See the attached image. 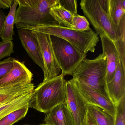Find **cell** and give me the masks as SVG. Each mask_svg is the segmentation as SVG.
I'll return each mask as SVG.
<instances>
[{
    "label": "cell",
    "instance_id": "6da1fadb",
    "mask_svg": "<svg viewBox=\"0 0 125 125\" xmlns=\"http://www.w3.org/2000/svg\"><path fill=\"white\" fill-rule=\"evenodd\" d=\"M16 27L18 29L29 30L61 38L85 55L89 52H95L96 47L99 41L98 35L91 29L88 31L81 32L58 24L39 25L35 26L17 25Z\"/></svg>",
    "mask_w": 125,
    "mask_h": 125
},
{
    "label": "cell",
    "instance_id": "7a4b0ae2",
    "mask_svg": "<svg viewBox=\"0 0 125 125\" xmlns=\"http://www.w3.org/2000/svg\"><path fill=\"white\" fill-rule=\"evenodd\" d=\"M64 77L61 74L40 83L33 90L31 107L46 114L55 107L65 102L67 81Z\"/></svg>",
    "mask_w": 125,
    "mask_h": 125
},
{
    "label": "cell",
    "instance_id": "3957f363",
    "mask_svg": "<svg viewBox=\"0 0 125 125\" xmlns=\"http://www.w3.org/2000/svg\"><path fill=\"white\" fill-rule=\"evenodd\" d=\"M14 24L29 26L58 24L50 13L59 0H17Z\"/></svg>",
    "mask_w": 125,
    "mask_h": 125
},
{
    "label": "cell",
    "instance_id": "277c9868",
    "mask_svg": "<svg viewBox=\"0 0 125 125\" xmlns=\"http://www.w3.org/2000/svg\"><path fill=\"white\" fill-rule=\"evenodd\" d=\"M72 76L74 79L99 91L111 100L107 86L106 57L103 53L93 60L85 58Z\"/></svg>",
    "mask_w": 125,
    "mask_h": 125
},
{
    "label": "cell",
    "instance_id": "5b68a950",
    "mask_svg": "<svg viewBox=\"0 0 125 125\" xmlns=\"http://www.w3.org/2000/svg\"><path fill=\"white\" fill-rule=\"evenodd\" d=\"M80 6L98 35H105L114 43L121 38L119 28L111 22L106 11L101 6L98 0H82Z\"/></svg>",
    "mask_w": 125,
    "mask_h": 125
},
{
    "label": "cell",
    "instance_id": "8992f818",
    "mask_svg": "<svg viewBox=\"0 0 125 125\" xmlns=\"http://www.w3.org/2000/svg\"><path fill=\"white\" fill-rule=\"evenodd\" d=\"M50 40L55 59L62 74L72 75L87 55L82 54L66 40L50 35Z\"/></svg>",
    "mask_w": 125,
    "mask_h": 125
},
{
    "label": "cell",
    "instance_id": "52a82bcc",
    "mask_svg": "<svg viewBox=\"0 0 125 125\" xmlns=\"http://www.w3.org/2000/svg\"><path fill=\"white\" fill-rule=\"evenodd\" d=\"M65 102L72 114L74 125H85L87 104L79 92L73 79L66 82Z\"/></svg>",
    "mask_w": 125,
    "mask_h": 125
},
{
    "label": "cell",
    "instance_id": "ba28073f",
    "mask_svg": "<svg viewBox=\"0 0 125 125\" xmlns=\"http://www.w3.org/2000/svg\"><path fill=\"white\" fill-rule=\"evenodd\" d=\"M33 32L38 39L43 61L44 78L43 82H44L58 76L61 70L55 57L50 35Z\"/></svg>",
    "mask_w": 125,
    "mask_h": 125
},
{
    "label": "cell",
    "instance_id": "9c48e42d",
    "mask_svg": "<svg viewBox=\"0 0 125 125\" xmlns=\"http://www.w3.org/2000/svg\"><path fill=\"white\" fill-rule=\"evenodd\" d=\"M79 92L87 104L97 106L115 117L117 108L112 102L93 88L74 79Z\"/></svg>",
    "mask_w": 125,
    "mask_h": 125
},
{
    "label": "cell",
    "instance_id": "30bf717a",
    "mask_svg": "<svg viewBox=\"0 0 125 125\" xmlns=\"http://www.w3.org/2000/svg\"><path fill=\"white\" fill-rule=\"evenodd\" d=\"M18 34L23 48L28 56L43 71V61L40 46L35 33L32 31L19 29L18 30Z\"/></svg>",
    "mask_w": 125,
    "mask_h": 125
},
{
    "label": "cell",
    "instance_id": "8fae6325",
    "mask_svg": "<svg viewBox=\"0 0 125 125\" xmlns=\"http://www.w3.org/2000/svg\"><path fill=\"white\" fill-rule=\"evenodd\" d=\"M33 74L27 68L24 62L15 59L11 71L0 80V87L21 84H30Z\"/></svg>",
    "mask_w": 125,
    "mask_h": 125
},
{
    "label": "cell",
    "instance_id": "7c38bea8",
    "mask_svg": "<svg viewBox=\"0 0 125 125\" xmlns=\"http://www.w3.org/2000/svg\"><path fill=\"white\" fill-rule=\"evenodd\" d=\"M107 86L110 99L116 107L125 96V67L120 60L118 63L113 78Z\"/></svg>",
    "mask_w": 125,
    "mask_h": 125
},
{
    "label": "cell",
    "instance_id": "4fadbf2b",
    "mask_svg": "<svg viewBox=\"0 0 125 125\" xmlns=\"http://www.w3.org/2000/svg\"><path fill=\"white\" fill-rule=\"evenodd\" d=\"M102 45L103 54L106 57V82H109L112 78L120 60L119 54L113 42L104 35L99 36Z\"/></svg>",
    "mask_w": 125,
    "mask_h": 125
},
{
    "label": "cell",
    "instance_id": "5bb4252c",
    "mask_svg": "<svg viewBox=\"0 0 125 125\" xmlns=\"http://www.w3.org/2000/svg\"><path fill=\"white\" fill-rule=\"evenodd\" d=\"M44 121L50 125H74L72 114L65 101L46 114Z\"/></svg>",
    "mask_w": 125,
    "mask_h": 125
},
{
    "label": "cell",
    "instance_id": "9a60e30c",
    "mask_svg": "<svg viewBox=\"0 0 125 125\" xmlns=\"http://www.w3.org/2000/svg\"><path fill=\"white\" fill-rule=\"evenodd\" d=\"M33 83L21 84L0 87V105L9 101L33 91Z\"/></svg>",
    "mask_w": 125,
    "mask_h": 125
},
{
    "label": "cell",
    "instance_id": "2e32d148",
    "mask_svg": "<svg viewBox=\"0 0 125 125\" xmlns=\"http://www.w3.org/2000/svg\"><path fill=\"white\" fill-rule=\"evenodd\" d=\"M33 91L18 96L0 105V120L13 111L22 108L26 105H31Z\"/></svg>",
    "mask_w": 125,
    "mask_h": 125
},
{
    "label": "cell",
    "instance_id": "e0dca14e",
    "mask_svg": "<svg viewBox=\"0 0 125 125\" xmlns=\"http://www.w3.org/2000/svg\"><path fill=\"white\" fill-rule=\"evenodd\" d=\"M106 11L109 19L117 28L125 13V0H107Z\"/></svg>",
    "mask_w": 125,
    "mask_h": 125
},
{
    "label": "cell",
    "instance_id": "ac0fdd59",
    "mask_svg": "<svg viewBox=\"0 0 125 125\" xmlns=\"http://www.w3.org/2000/svg\"><path fill=\"white\" fill-rule=\"evenodd\" d=\"M18 6L17 0H13L10 8L8 14L6 16L4 21L3 29L1 35L2 41H12L14 34V31L15 14Z\"/></svg>",
    "mask_w": 125,
    "mask_h": 125
},
{
    "label": "cell",
    "instance_id": "d6986e66",
    "mask_svg": "<svg viewBox=\"0 0 125 125\" xmlns=\"http://www.w3.org/2000/svg\"><path fill=\"white\" fill-rule=\"evenodd\" d=\"M50 13L59 25L73 28V15L59 4L50 9Z\"/></svg>",
    "mask_w": 125,
    "mask_h": 125
},
{
    "label": "cell",
    "instance_id": "ffe728a7",
    "mask_svg": "<svg viewBox=\"0 0 125 125\" xmlns=\"http://www.w3.org/2000/svg\"><path fill=\"white\" fill-rule=\"evenodd\" d=\"M88 109L98 125H115V117H113L97 106L87 104Z\"/></svg>",
    "mask_w": 125,
    "mask_h": 125
},
{
    "label": "cell",
    "instance_id": "44dd1931",
    "mask_svg": "<svg viewBox=\"0 0 125 125\" xmlns=\"http://www.w3.org/2000/svg\"><path fill=\"white\" fill-rule=\"evenodd\" d=\"M30 107L28 104L10 113L0 120V125H12L18 122L26 116Z\"/></svg>",
    "mask_w": 125,
    "mask_h": 125
},
{
    "label": "cell",
    "instance_id": "7402d4cb",
    "mask_svg": "<svg viewBox=\"0 0 125 125\" xmlns=\"http://www.w3.org/2000/svg\"><path fill=\"white\" fill-rule=\"evenodd\" d=\"M72 24L73 27L72 29L78 31H88L91 29L90 24L87 18L78 14L73 16Z\"/></svg>",
    "mask_w": 125,
    "mask_h": 125
},
{
    "label": "cell",
    "instance_id": "603a6c76",
    "mask_svg": "<svg viewBox=\"0 0 125 125\" xmlns=\"http://www.w3.org/2000/svg\"><path fill=\"white\" fill-rule=\"evenodd\" d=\"M15 59L14 58L9 57L0 61V80L11 71Z\"/></svg>",
    "mask_w": 125,
    "mask_h": 125
},
{
    "label": "cell",
    "instance_id": "cb8c5ba5",
    "mask_svg": "<svg viewBox=\"0 0 125 125\" xmlns=\"http://www.w3.org/2000/svg\"><path fill=\"white\" fill-rule=\"evenodd\" d=\"M117 108L115 125H125V96H124Z\"/></svg>",
    "mask_w": 125,
    "mask_h": 125
},
{
    "label": "cell",
    "instance_id": "d4e9b609",
    "mask_svg": "<svg viewBox=\"0 0 125 125\" xmlns=\"http://www.w3.org/2000/svg\"><path fill=\"white\" fill-rule=\"evenodd\" d=\"M13 41L0 42V61L14 52Z\"/></svg>",
    "mask_w": 125,
    "mask_h": 125
},
{
    "label": "cell",
    "instance_id": "484cf974",
    "mask_svg": "<svg viewBox=\"0 0 125 125\" xmlns=\"http://www.w3.org/2000/svg\"><path fill=\"white\" fill-rule=\"evenodd\" d=\"M58 4L73 15L78 14L77 1L76 0H59Z\"/></svg>",
    "mask_w": 125,
    "mask_h": 125
},
{
    "label": "cell",
    "instance_id": "4316f807",
    "mask_svg": "<svg viewBox=\"0 0 125 125\" xmlns=\"http://www.w3.org/2000/svg\"><path fill=\"white\" fill-rule=\"evenodd\" d=\"M85 125H98L88 109L86 115Z\"/></svg>",
    "mask_w": 125,
    "mask_h": 125
},
{
    "label": "cell",
    "instance_id": "83f0119b",
    "mask_svg": "<svg viewBox=\"0 0 125 125\" xmlns=\"http://www.w3.org/2000/svg\"><path fill=\"white\" fill-rule=\"evenodd\" d=\"M6 17L3 10L0 8V42L1 40V35L3 29L4 21Z\"/></svg>",
    "mask_w": 125,
    "mask_h": 125
},
{
    "label": "cell",
    "instance_id": "f1b7e54d",
    "mask_svg": "<svg viewBox=\"0 0 125 125\" xmlns=\"http://www.w3.org/2000/svg\"><path fill=\"white\" fill-rule=\"evenodd\" d=\"M13 0H0V8L4 9L9 8Z\"/></svg>",
    "mask_w": 125,
    "mask_h": 125
},
{
    "label": "cell",
    "instance_id": "f546056e",
    "mask_svg": "<svg viewBox=\"0 0 125 125\" xmlns=\"http://www.w3.org/2000/svg\"><path fill=\"white\" fill-rule=\"evenodd\" d=\"M22 125H30V124H23ZM50 125L49 124H39V125Z\"/></svg>",
    "mask_w": 125,
    "mask_h": 125
}]
</instances>
